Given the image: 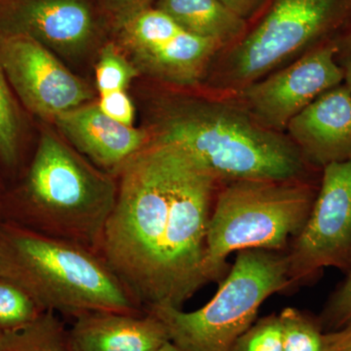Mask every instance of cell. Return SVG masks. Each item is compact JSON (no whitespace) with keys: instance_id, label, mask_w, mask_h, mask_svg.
<instances>
[{"instance_id":"cell-4","label":"cell","mask_w":351,"mask_h":351,"mask_svg":"<svg viewBox=\"0 0 351 351\" xmlns=\"http://www.w3.org/2000/svg\"><path fill=\"white\" fill-rule=\"evenodd\" d=\"M117 189L110 173L90 163L55 134L45 132L25 179V228L82 245L100 255Z\"/></svg>"},{"instance_id":"cell-20","label":"cell","mask_w":351,"mask_h":351,"mask_svg":"<svg viewBox=\"0 0 351 351\" xmlns=\"http://www.w3.org/2000/svg\"><path fill=\"white\" fill-rule=\"evenodd\" d=\"M43 311L20 284L0 276V332L20 329Z\"/></svg>"},{"instance_id":"cell-17","label":"cell","mask_w":351,"mask_h":351,"mask_svg":"<svg viewBox=\"0 0 351 351\" xmlns=\"http://www.w3.org/2000/svg\"><path fill=\"white\" fill-rule=\"evenodd\" d=\"M156 7L184 31L216 41L223 49L237 43L248 31V22L219 0H157Z\"/></svg>"},{"instance_id":"cell-6","label":"cell","mask_w":351,"mask_h":351,"mask_svg":"<svg viewBox=\"0 0 351 351\" xmlns=\"http://www.w3.org/2000/svg\"><path fill=\"white\" fill-rule=\"evenodd\" d=\"M351 19V0H270L257 24L216 57L207 77L232 96L309 50L336 38Z\"/></svg>"},{"instance_id":"cell-24","label":"cell","mask_w":351,"mask_h":351,"mask_svg":"<svg viewBox=\"0 0 351 351\" xmlns=\"http://www.w3.org/2000/svg\"><path fill=\"white\" fill-rule=\"evenodd\" d=\"M232 351H282V332L278 314H269L242 335Z\"/></svg>"},{"instance_id":"cell-12","label":"cell","mask_w":351,"mask_h":351,"mask_svg":"<svg viewBox=\"0 0 351 351\" xmlns=\"http://www.w3.org/2000/svg\"><path fill=\"white\" fill-rule=\"evenodd\" d=\"M11 32H22L52 52L75 57L86 52L100 34L91 0H19L11 11Z\"/></svg>"},{"instance_id":"cell-11","label":"cell","mask_w":351,"mask_h":351,"mask_svg":"<svg viewBox=\"0 0 351 351\" xmlns=\"http://www.w3.org/2000/svg\"><path fill=\"white\" fill-rule=\"evenodd\" d=\"M0 66L25 107L43 119H55L93 97L49 48L22 32L0 34Z\"/></svg>"},{"instance_id":"cell-21","label":"cell","mask_w":351,"mask_h":351,"mask_svg":"<svg viewBox=\"0 0 351 351\" xmlns=\"http://www.w3.org/2000/svg\"><path fill=\"white\" fill-rule=\"evenodd\" d=\"M282 351H324V334L319 321L294 307L278 314Z\"/></svg>"},{"instance_id":"cell-19","label":"cell","mask_w":351,"mask_h":351,"mask_svg":"<svg viewBox=\"0 0 351 351\" xmlns=\"http://www.w3.org/2000/svg\"><path fill=\"white\" fill-rule=\"evenodd\" d=\"M0 351H73L68 330L53 311H43L29 324L0 332Z\"/></svg>"},{"instance_id":"cell-14","label":"cell","mask_w":351,"mask_h":351,"mask_svg":"<svg viewBox=\"0 0 351 351\" xmlns=\"http://www.w3.org/2000/svg\"><path fill=\"white\" fill-rule=\"evenodd\" d=\"M76 152L97 167L117 172L151 142V133L123 125L101 112L97 104L83 105L54 119Z\"/></svg>"},{"instance_id":"cell-5","label":"cell","mask_w":351,"mask_h":351,"mask_svg":"<svg viewBox=\"0 0 351 351\" xmlns=\"http://www.w3.org/2000/svg\"><path fill=\"white\" fill-rule=\"evenodd\" d=\"M317 191L306 180L228 182L215 201L203 262L205 282H221L233 252H279L306 225Z\"/></svg>"},{"instance_id":"cell-27","label":"cell","mask_w":351,"mask_h":351,"mask_svg":"<svg viewBox=\"0 0 351 351\" xmlns=\"http://www.w3.org/2000/svg\"><path fill=\"white\" fill-rule=\"evenodd\" d=\"M101 5L112 14L117 23L132 14L151 7L152 0H100Z\"/></svg>"},{"instance_id":"cell-9","label":"cell","mask_w":351,"mask_h":351,"mask_svg":"<svg viewBox=\"0 0 351 351\" xmlns=\"http://www.w3.org/2000/svg\"><path fill=\"white\" fill-rule=\"evenodd\" d=\"M286 256L292 286L311 280L326 267L350 269L351 160L322 168L313 209Z\"/></svg>"},{"instance_id":"cell-18","label":"cell","mask_w":351,"mask_h":351,"mask_svg":"<svg viewBox=\"0 0 351 351\" xmlns=\"http://www.w3.org/2000/svg\"><path fill=\"white\" fill-rule=\"evenodd\" d=\"M117 24L122 43L134 57L156 49L184 31L156 7L138 11Z\"/></svg>"},{"instance_id":"cell-26","label":"cell","mask_w":351,"mask_h":351,"mask_svg":"<svg viewBox=\"0 0 351 351\" xmlns=\"http://www.w3.org/2000/svg\"><path fill=\"white\" fill-rule=\"evenodd\" d=\"M97 105L104 114L114 121L127 126L133 124L135 108L125 90L101 94Z\"/></svg>"},{"instance_id":"cell-15","label":"cell","mask_w":351,"mask_h":351,"mask_svg":"<svg viewBox=\"0 0 351 351\" xmlns=\"http://www.w3.org/2000/svg\"><path fill=\"white\" fill-rule=\"evenodd\" d=\"M68 334L73 351H154L170 341L162 321L149 311L84 314Z\"/></svg>"},{"instance_id":"cell-23","label":"cell","mask_w":351,"mask_h":351,"mask_svg":"<svg viewBox=\"0 0 351 351\" xmlns=\"http://www.w3.org/2000/svg\"><path fill=\"white\" fill-rule=\"evenodd\" d=\"M21 122L17 106L0 66V158L8 166L19 156Z\"/></svg>"},{"instance_id":"cell-29","label":"cell","mask_w":351,"mask_h":351,"mask_svg":"<svg viewBox=\"0 0 351 351\" xmlns=\"http://www.w3.org/2000/svg\"><path fill=\"white\" fill-rule=\"evenodd\" d=\"M233 13L248 22L262 13L269 0H219Z\"/></svg>"},{"instance_id":"cell-2","label":"cell","mask_w":351,"mask_h":351,"mask_svg":"<svg viewBox=\"0 0 351 351\" xmlns=\"http://www.w3.org/2000/svg\"><path fill=\"white\" fill-rule=\"evenodd\" d=\"M179 151L152 140L117 173L101 257L145 311L158 306L161 249Z\"/></svg>"},{"instance_id":"cell-7","label":"cell","mask_w":351,"mask_h":351,"mask_svg":"<svg viewBox=\"0 0 351 351\" xmlns=\"http://www.w3.org/2000/svg\"><path fill=\"white\" fill-rule=\"evenodd\" d=\"M292 287L287 256L248 249L237 258L216 294L204 306L186 311L156 307V314L181 351H232L237 339L256 322L258 309L270 295Z\"/></svg>"},{"instance_id":"cell-16","label":"cell","mask_w":351,"mask_h":351,"mask_svg":"<svg viewBox=\"0 0 351 351\" xmlns=\"http://www.w3.org/2000/svg\"><path fill=\"white\" fill-rule=\"evenodd\" d=\"M223 46L211 39L182 31L156 49L135 56L136 66L161 82L195 86L207 78Z\"/></svg>"},{"instance_id":"cell-10","label":"cell","mask_w":351,"mask_h":351,"mask_svg":"<svg viewBox=\"0 0 351 351\" xmlns=\"http://www.w3.org/2000/svg\"><path fill=\"white\" fill-rule=\"evenodd\" d=\"M335 39V38H334ZM251 83L232 97L271 130L286 131L289 122L325 92L343 83L335 40Z\"/></svg>"},{"instance_id":"cell-13","label":"cell","mask_w":351,"mask_h":351,"mask_svg":"<svg viewBox=\"0 0 351 351\" xmlns=\"http://www.w3.org/2000/svg\"><path fill=\"white\" fill-rule=\"evenodd\" d=\"M288 137L306 163L324 168L351 160V92L345 84L325 92L289 122Z\"/></svg>"},{"instance_id":"cell-31","label":"cell","mask_w":351,"mask_h":351,"mask_svg":"<svg viewBox=\"0 0 351 351\" xmlns=\"http://www.w3.org/2000/svg\"><path fill=\"white\" fill-rule=\"evenodd\" d=\"M154 351H181L179 350V348H177L174 345V343H165L163 346H161V348H159L158 350H154Z\"/></svg>"},{"instance_id":"cell-30","label":"cell","mask_w":351,"mask_h":351,"mask_svg":"<svg viewBox=\"0 0 351 351\" xmlns=\"http://www.w3.org/2000/svg\"><path fill=\"white\" fill-rule=\"evenodd\" d=\"M324 351H351V321L338 330L325 332Z\"/></svg>"},{"instance_id":"cell-3","label":"cell","mask_w":351,"mask_h":351,"mask_svg":"<svg viewBox=\"0 0 351 351\" xmlns=\"http://www.w3.org/2000/svg\"><path fill=\"white\" fill-rule=\"evenodd\" d=\"M0 276L20 284L44 311L73 318L147 313L98 253L24 226L0 228Z\"/></svg>"},{"instance_id":"cell-1","label":"cell","mask_w":351,"mask_h":351,"mask_svg":"<svg viewBox=\"0 0 351 351\" xmlns=\"http://www.w3.org/2000/svg\"><path fill=\"white\" fill-rule=\"evenodd\" d=\"M232 100L169 106L149 132L152 140L181 149L219 182L304 179L306 161L288 135L263 126Z\"/></svg>"},{"instance_id":"cell-8","label":"cell","mask_w":351,"mask_h":351,"mask_svg":"<svg viewBox=\"0 0 351 351\" xmlns=\"http://www.w3.org/2000/svg\"><path fill=\"white\" fill-rule=\"evenodd\" d=\"M178 151L161 249L159 302L156 307L182 308L184 302L206 284L203 262L219 181L188 154Z\"/></svg>"},{"instance_id":"cell-28","label":"cell","mask_w":351,"mask_h":351,"mask_svg":"<svg viewBox=\"0 0 351 351\" xmlns=\"http://www.w3.org/2000/svg\"><path fill=\"white\" fill-rule=\"evenodd\" d=\"M337 47V61L343 75V84L351 92V31L334 39Z\"/></svg>"},{"instance_id":"cell-25","label":"cell","mask_w":351,"mask_h":351,"mask_svg":"<svg viewBox=\"0 0 351 351\" xmlns=\"http://www.w3.org/2000/svg\"><path fill=\"white\" fill-rule=\"evenodd\" d=\"M346 280L328 302L319 321L323 331L331 332L351 321V265Z\"/></svg>"},{"instance_id":"cell-22","label":"cell","mask_w":351,"mask_h":351,"mask_svg":"<svg viewBox=\"0 0 351 351\" xmlns=\"http://www.w3.org/2000/svg\"><path fill=\"white\" fill-rule=\"evenodd\" d=\"M137 66L132 64L119 48L108 43L101 48L96 66V84L99 93L125 90L138 75Z\"/></svg>"}]
</instances>
